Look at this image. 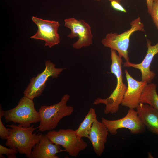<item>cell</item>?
Wrapping results in <instances>:
<instances>
[{"label":"cell","instance_id":"obj_20","mask_svg":"<svg viewBox=\"0 0 158 158\" xmlns=\"http://www.w3.org/2000/svg\"><path fill=\"white\" fill-rule=\"evenodd\" d=\"M150 14L158 30V0H153L151 11Z\"/></svg>","mask_w":158,"mask_h":158},{"label":"cell","instance_id":"obj_2","mask_svg":"<svg viewBox=\"0 0 158 158\" xmlns=\"http://www.w3.org/2000/svg\"><path fill=\"white\" fill-rule=\"evenodd\" d=\"M9 135L5 145L10 148L17 150L21 154H24L30 158L31 152L36 145L40 140L42 134L33 133L37 128L34 125L25 127L18 124L7 125Z\"/></svg>","mask_w":158,"mask_h":158},{"label":"cell","instance_id":"obj_16","mask_svg":"<svg viewBox=\"0 0 158 158\" xmlns=\"http://www.w3.org/2000/svg\"><path fill=\"white\" fill-rule=\"evenodd\" d=\"M97 120L95 110L93 108H90L83 120L75 130L77 136L79 138L86 137L88 138L92 126Z\"/></svg>","mask_w":158,"mask_h":158},{"label":"cell","instance_id":"obj_5","mask_svg":"<svg viewBox=\"0 0 158 158\" xmlns=\"http://www.w3.org/2000/svg\"><path fill=\"white\" fill-rule=\"evenodd\" d=\"M4 117L6 122H13L25 127L40 121V114L35 108L33 100L24 96L16 107L4 111Z\"/></svg>","mask_w":158,"mask_h":158},{"label":"cell","instance_id":"obj_7","mask_svg":"<svg viewBox=\"0 0 158 158\" xmlns=\"http://www.w3.org/2000/svg\"><path fill=\"white\" fill-rule=\"evenodd\" d=\"M45 66L44 71L30 79V83L23 92L24 96L32 100L40 96L46 87L49 78H57L65 69L56 68L55 64L50 60L45 61Z\"/></svg>","mask_w":158,"mask_h":158},{"label":"cell","instance_id":"obj_15","mask_svg":"<svg viewBox=\"0 0 158 158\" xmlns=\"http://www.w3.org/2000/svg\"><path fill=\"white\" fill-rule=\"evenodd\" d=\"M136 109L143 124L153 133L158 135V110L148 104L141 103Z\"/></svg>","mask_w":158,"mask_h":158},{"label":"cell","instance_id":"obj_9","mask_svg":"<svg viewBox=\"0 0 158 158\" xmlns=\"http://www.w3.org/2000/svg\"><path fill=\"white\" fill-rule=\"evenodd\" d=\"M64 21L65 26L71 30L67 37L72 39L78 37L77 41L72 44L74 48L79 49L92 44L93 35L89 24L84 20H78L74 18L65 19Z\"/></svg>","mask_w":158,"mask_h":158},{"label":"cell","instance_id":"obj_8","mask_svg":"<svg viewBox=\"0 0 158 158\" xmlns=\"http://www.w3.org/2000/svg\"><path fill=\"white\" fill-rule=\"evenodd\" d=\"M102 122L107 127L109 132L115 135L118 130L123 128L129 129L133 134L143 133L146 131V127L140 119L136 111L129 109L126 115L117 120H109L102 117Z\"/></svg>","mask_w":158,"mask_h":158},{"label":"cell","instance_id":"obj_18","mask_svg":"<svg viewBox=\"0 0 158 158\" xmlns=\"http://www.w3.org/2000/svg\"><path fill=\"white\" fill-rule=\"evenodd\" d=\"M18 153V151L14 149L8 148L0 145V158H4L3 154L7 156L8 158H16V154Z\"/></svg>","mask_w":158,"mask_h":158},{"label":"cell","instance_id":"obj_21","mask_svg":"<svg viewBox=\"0 0 158 158\" xmlns=\"http://www.w3.org/2000/svg\"><path fill=\"white\" fill-rule=\"evenodd\" d=\"M111 7L114 9L124 13H126L127 11L126 9L120 4V2L116 1H112L111 2Z\"/></svg>","mask_w":158,"mask_h":158},{"label":"cell","instance_id":"obj_3","mask_svg":"<svg viewBox=\"0 0 158 158\" xmlns=\"http://www.w3.org/2000/svg\"><path fill=\"white\" fill-rule=\"evenodd\" d=\"M70 98V96L65 94L57 103L41 106L38 111L40 117V125L37 128L38 131L44 132L54 129L63 118L73 113V107L67 105Z\"/></svg>","mask_w":158,"mask_h":158},{"label":"cell","instance_id":"obj_12","mask_svg":"<svg viewBox=\"0 0 158 158\" xmlns=\"http://www.w3.org/2000/svg\"><path fill=\"white\" fill-rule=\"evenodd\" d=\"M147 52L142 61L140 63L135 64L130 63L129 61L123 63L124 67H132L139 70L141 73L142 81L147 82L148 83H151L156 74L150 70V66L154 57L158 53V42L155 45H151V41L147 40Z\"/></svg>","mask_w":158,"mask_h":158},{"label":"cell","instance_id":"obj_19","mask_svg":"<svg viewBox=\"0 0 158 158\" xmlns=\"http://www.w3.org/2000/svg\"><path fill=\"white\" fill-rule=\"evenodd\" d=\"M4 111L1 104L0 106V137L2 140H6L9 135V131L4 125L1 120L4 116Z\"/></svg>","mask_w":158,"mask_h":158},{"label":"cell","instance_id":"obj_4","mask_svg":"<svg viewBox=\"0 0 158 158\" xmlns=\"http://www.w3.org/2000/svg\"><path fill=\"white\" fill-rule=\"evenodd\" d=\"M130 26V29L120 34L112 32L107 34L101 41L104 47L115 50L118 56L126 61L129 60L128 50L131 36L136 31L145 32L144 25L139 17L131 21Z\"/></svg>","mask_w":158,"mask_h":158},{"label":"cell","instance_id":"obj_1","mask_svg":"<svg viewBox=\"0 0 158 158\" xmlns=\"http://www.w3.org/2000/svg\"><path fill=\"white\" fill-rule=\"evenodd\" d=\"M111 73L116 77V87L109 97L105 99L97 98L93 103L95 105L104 104L105 107L104 113L106 114H114L118 112L127 87L123 82L122 65L123 63L121 57L117 54L115 50L111 49Z\"/></svg>","mask_w":158,"mask_h":158},{"label":"cell","instance_id":"obj_17","mask_svg":"<svg viewBox=\"0 0 158 158\" xmlns=\"http://www.w3.org/2000/svg\"><path fill=\"white\" fill-rule=\"evenodd\" d=\"M157 85L148 83L144 88L139 100V103L147 104L158 110V94Z\"/></svg>","mask_w":158,"mask_h":158},{"label":"cell","instance_id":"obj_11","mask_svg":"<svg viewBox=\"0 0 158 158\" xmlns=\"http://www.w3.org/2000/svg\"><path fill=\"white\" fill-rule=\"evenodd\" d=\"M128 83L126 90L121 105L130 109H136L139 104V100L147 82L135 80L129 74L127 70L125 71Z\"/></svg>","mask_w":158,"mask_h":158},{"label":"cell","instance_id":"obj_6","mask_svg":"<svg viewBox=\"0 0 158 158\" xmlns=\"http://www.w3.org/2000/svg\"><path fill=\"white\" fill-rule=\"evenodd\" d=\"M46 135L51 142L61 145L73 157H76L87 146L83 139L78 137L75 130L71 129L50 131Z\"/></svg>","mask_w":158,"mask_h":158},{"label":"cell","instance_id":"obj_14","mask_svg":"<svg viewBox=\"0 0 158 158\" xmlns=\"http://www.w3.org/2000/svg\"><path fill=\"white\" fill-rule=\"evenodd\" d=\"M63 151H66L61 149L60 145L53 143L46 135H42L32 150L30 158H58L56 154Z\"/></svg>","mask_w":158,"mask_h":158},{"label":"cell","instance_id":"obj_10","mask_svg":"<svg viewBox=\"0 0 158 158\" xmlns=\"http://www.w3.org/2000/svg\"><path fill=\"white\" fill-rule=\"evenodd\" d=\"M32 21L38 27L37 32L30 38L45 41V46L49 48L58 44L60 42V37L58 33L60 25L59 22L54 20H45L33 16Z\"/></svg>","mask_w":158,"mask_h":158},{"label":"cell","instance_id":"obj_22","mask_svg":"<svg viewBox=\"0 0 158 158\" xmlns=\"http://www.w3.org/2000/svg\"><path fill=\"white\" fill-rule=\"evenodd\" d=\"M153 0H146V5L147 8V11L148 13L150 14L151 12Z\"/></svg>","mask_w":158,"mask_h":158},{"label":"cell","instance_id":"obj_13","mask_svg":"<svg viewBox=\"0 0 158 158\" xmlns=\"http://www.w3.org/2000/svg\"><path fill=\"white\" fill-rule=\"evenodd\" d=\"M108 131L104 124L97 120L93 123L89 134L90 140L96 154L101 156L105 148Z\"/></svg>","mask_w":158,"mask_h":158},{"label":"cell","instance_id":"obj_23","mask_svg":"<svg viewBox=\"0 0 158 158\" xmlns=\"http://www.w3.org/2000/svg\"><path fill=\"white\" fill-rule=\"evenodd\" d=\"M94 0L97 1H99L101 0ZM108 0L110 1L111 2L112 1H116L120 2V1L122 0Z\"/></svg>","mask_w":158,"mask_h":158}]
</instances>
